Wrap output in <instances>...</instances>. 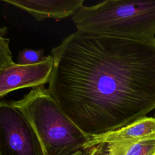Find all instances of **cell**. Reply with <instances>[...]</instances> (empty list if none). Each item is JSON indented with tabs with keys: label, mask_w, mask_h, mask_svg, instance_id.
<instances>
[{
	"label": "cell",
	"mask_w": 155,
	"mask_h": 155,
	"mask_svg": "<svg viewBox=\"0 0 155 155\" xmlns=\"http://www.w3.org/2000/svg\"><path fill=\"white\" fill-rule=\"evenodd\" d=\"M51 53L54 64L47 89L87 135L116 130L155 108V39L77 30Z\"/></svg>",
	"instance_id": "6da1fadb"
},
{
	"label": "cell",
	"mask_w": 155,
	"mask_h": 155,
	"mask_svg": "<svg viewBox=\"0 0 155 155\" xmlns=\"http://www.w3.org/2000/svg\"><path fill=\"white\" fill-rule=\"evenodd\" d=\"M10 102L30 122L44 155H84L88 150L90 137L65 114L44 85Z\"/></svg>",
	"instance_id": "7a4b0ae2"
},
{
	"label": "cell",
	"mask_w": 155,
	"mask_h": 155,
	"mask_svg": "<svg viewBox=\"0 0 155 155\" xmlns=\"http://www.w3.org/2000/svg\"><path fill=\"white\" fill-rule=\"evenodd\" d=\"M72 19L79 31L134 40L155 39V1L107 0L82 5Z\"/></svg>",
	"instance_id": "3957f363"
},
{
	"label": "cell",
	"mask_w": 155,
	"mask_h": 155,
	"mask_svg": "<svg viewBox=\"0 0 155 155\" xmlns=\"http://www.w3.org/2000/svg\"><path fill=\"white\" fill-rule=\"evenodd\" d=\"M0 155H44L30 122L10 101H0Z\"/></svg>",
	"instance_id": "277c9868"
},
{
	"label": "cell",
	"mask_w": 155,
	"mask_h": 155,
	"mask_svg": "<svg viewBox=\"0 0 155 155\" xmlns=\"http://www.w3.org/2000/svg\"><path fill=\"white\" fill-rule=\"evenodd\" d=\"M53 64L51 54L36 64L22 65L13 62L0 70V97L18 89L34 88L48 83Z\"/></svg>",
	"instance_id": "5b68a950"
},
{
	"label": "cell",
	"mask_w": 155,
	"mask_h": 155,
	"mask_svg": "<svg viewBox=\"0 0 155 155\" xmlns=\"http://www.w3.org/2000/svg\"><path fill=\"white\" fill-rule=\"evenodd\" d=\"M30 13L38 21L61 19L71 15L82 5L84 0H3Z\"/></svg>",
	"instance_id": "8992f818"
},
{
	"label": "cell",
	"mask_w": 155,
	"mask_h": 155,
	"mask_svg": "<svg viewBox=\"0 0 155 155\" xmlns=\"http://www.w3.org/2000/svg\"><path fill=\"white\" fill-rule=\"evenodd\" d=\"M87 148L98 144H110L155 137V117H143L116 130L90 136Z\"/></svg>",
	"instance_id": "52a82bcc"
},
{
	"label": "cell",
	"mask_w": 155,
	"mask_h": 155,
	"mask_svg": "<svg viewBox=\"0 0 155 155\" xmlns=\"http://www.w3.org/2000/svg\"><path fill=\"white\" fill-rule=\"evenodd\" d=\"M108 155H155V137L107 144Z\"/></svg>",
	"instance_id": "ba28073f"
},
{
	"label": "cell",
	"mask_w": 155,
	"mask_h": 155,
	"mask_svg": "<svg viewBox=\"0 0 155 155\" xmlns=\"http://www.w3.org/2000/svg\"><path fill=\"white\" fill-rule=\"evenodd\" d=\"M44 49L36 50L30 48H24L18 53L17 64L22 65L38 64L44 59Z\"/></svg>",
	"instance_id": "9c48e42d"
},
{
	"label": "cell",
	"mask_w": 155,
	"mask_h": 155,
	"mask_svg": "<svg viewBox=\"0 0 155 155\" xmlns=\"http://www.w3.org/2000/svg\"><path fill=\"white\" fill-rule=\"evenodd\" d=\"M7 30V28L5 27L0 28V70L14 62L9 47L10 40L4 37Z\"/></svg>",
	"instance_id": "30bf717a"
},
{
	"label": "cell",
	"mask_w": 155,
	"mask_h": 155,
	"mask_svg": "<svg viewBox=\"0 0 155 155\" xmlns=\"http://www.w3.org/2000/svg\"><path fill=\"white\" fill-rule=\"evenodd\" d=\"M84 155H108L107 144H98L88 148Z\"/></svg>",
	"instance_id": "8fae6325"
}]
</instances>
